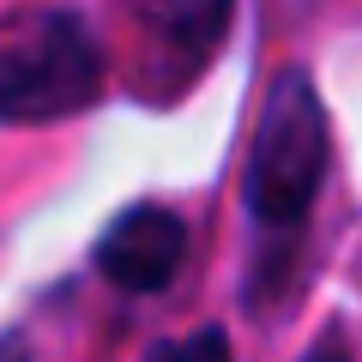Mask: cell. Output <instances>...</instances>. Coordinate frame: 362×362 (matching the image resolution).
Instances as JSON below:
<instances>
[{
	"label": "cell",
	"instance_id": "3957f363",
	"mask_svg": "<svg viewBox=\"0 0 362 362\" xmlns=\"http://www.w3.org/2000/svg\"><path fill=\"white\" fill-rule=\"evenodd\" d=\"M235 0H133V25H139V73L151 78L157 97L194 85L206 61L218 54L230 30Z\"/></svg>",
	"mask_w": 362,
	"mask_h": 362
},
{
	"label": "cell",
	"instance_id": "277c9868",
	"mask_svg": "<svg viewBox=\"0 0 362 362\" xmlns=\"http://www.w3.org/2000/svg\"><path fill=\"white\" fill-rule=\"evenodd\" d=\"M181 254H187V230H181L175 211L163 206H133L121 211L103 230V247H97V266L115 290H133V296H151L175 278Z\"/></svg>",
	"mask_w": 362,
	"mask_h": 362
},
{
	"label": "cell",
	"instance_id": "7a4b0ae2",
	"mask_svg": "<svg viewBox=\"0 0 362 362\" xmlns=\"http://www.w3.org/2000/svg\"><path fill=\"white\" fill-rule=\"evenodd\" d=\"M326 175V115L302 73H284L266 97L254 157H247V206L266 230H296Z\"/></svg>",
	"mask_w": 362,
	"mask_h": 362
},
{
	"label": "cell",
	"instance_id": "6da1fadb",
	"mask_svg": "<svg viewBox=\"0 0 362 362\" xmlns=\"http://www.w3.org/2000/svg\"><path fill=\"white\" fill-rule=\"evenodd\" d=\"M103 90V49L66 6L0 13V121H61Z\"/></svg>",
	"mask_w": 362,
	"mask_h": 362
}]
</instances>
